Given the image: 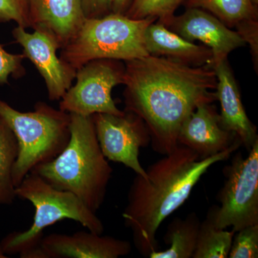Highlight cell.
Segmentation results:
<instances>
[{"label":"cell","instance_id":"25","mask_svg":"<svg viewBox=\"0 0 258 258\" xmlns=\"http://www.w3.org/2000/svg\"><path fill=\"white\" fill-rule=\"evenodd\" d=\"M236 31L242 37L246 45L248 44L251 55L257 72L258 66V18L248 19L236 26Z\"/></svg>","mask_w":258,"mask_h":258},{"label":"cell","instance_id":"26","mask_svg":"<svg viewBox=\"0 0 258 258\" xmlns=\"http://www.w3.org/2000/svg\"><path fill=\"white\" fill-rule=\"evenodd\" d=\"M81 4L85 19L91 20L113 13L114 0H81Z\"/></svg>","mask_w":258,"mask_h":258},{"label":"cell","instance_id":"6","mask_svg":"<svg viewBox=\"0 0 258 258\" xmlns=\"http://www.w3.org/2000/svg\"><path fill=\"white\" fill-rule=\"evenodd\" d=\"M155 18L134 20L112 13L101 18L85 20L77 33L61 49L60 58L77 71L89 61L134 60L149 55L145 30Z\"/></svg>","mask_w":258,"mask_h":258},{"label":"cell","instance_id":"20","mask_svg":"<svg viewBox=\"0 0 258 258\" xmlns=\"http://www.w3.org/2000/svg\"><path fill=\"white\" fill-rule=\"evenodd\" d=\"M235 232L217 228L211 217L200 225L196 248L192 258H226L230 253Z\"/></svg>","mask_w":258,"mask_h":258},{"label":"cell","instance_id":"4","mask_svg":"<svg viewBox=\"0 0 258 258\" xmlns=\"http://www.w3.org/2000/svg\"><path fill=\"white\" fill-rule=\"evenodd\" d=\"M17 198L28 200L35 208L31 227L23 232H13L0 242L6 254L22 258H45L40 244L45 228L69 219L79 222L87 230L103 233L101 219L74 194L59 190L33 173H30L16 189Z\"/></svg>","mask_w":258,"mask_h":258},{"label":"cell","instance_id":"5","mask_svg":"<svg viewBox=\"0 0 258 258\" xmlns=\"http://www.w3.org/2000/svg\"><path fill=\"white\" fill-rule=\"evenodd\" d=\"M0 118L14 134L18 157L13 171L15 187L37 166L55 159L69 143L70 113L39 101L32 111L15 109L0 98Z\"/></svg>","mask_w":258,"mask_h":258},{"label":"cell","instance_id":"15","mask_svg":"<svg viewBox=\"0 0 258 258\" xmlns=\"http://www.w3.org/2000/svg\"><path fill=\"white\" fill-rule=\"evenodd\" d=\"M217 79L216 96L221 106L220 124L235 134L241 144L249 150L258 141L257 129L246 113L240 90L227 58L212 66Z\"/></svg>","mask_w":258,"mask_h":258},{"label":"cell","instance_id":"9","mask_svg":"<svg viewBox=\"0 0 258 258\" xmlns=\"http://www.w3.org/2000/svg\"><path fill=\"white\" fill-rule=\"evenodd\" d=\"M91 117L104 157L147 178V171L139 160L141 148L147 147L151 142L143 120L125 110L123 115L96 113Z\"/></svg>","mask_w":258,"mask_h":258},{"label":"cell","instance_id":"28","mask_svg":"<svg viewBox=\"0 0 258 258\" xmlns=\"http://www.w3.org/2000/svg\"><path fill=\"white\" fill-rule=\"evenodd\" d=\"M8 257V256L5 254V252H3V249L2 248L1 244H0V258H5Z\"/></svg>","mask_w":258,"mask_h":258},{"label":"cell","instance_id":"11","mask_svg":"<svg viewBox=\"0 0 258 258\" xmlns=\"http://www.w3.org/2000/svg\"><path fill=\"white\" fill-rule=\"evenodd\" d=\"M162 24L185 40L191 42L198 40L209 47L212 52L211 68L227 58L232 51L247 45L236 30L199 8H186L183 14L174 15Z\"/></svg>","mask_w":258,"mask_h":258},{"label":"cell","instance_id":"2","mask_svg":"<svg viewBox=\"0 0 258 258\" xmlns=\"http://www.w3.org/2000/svg\"><path fill=\"white\" fill-rule=\"evenodd\" d=\"M241 144L237 141L223 152L205 159H200L189 148L179 145L149 166L147 178L137 174L122 217L132 231L140 253L149 257L158 250L156 235L162 222L187 200L210 166L230 157Z\"/></svg>","mask_w":258,"mask_h":258},{"label":"cell","instance_id":"7","mask_svg":"<svg viewBox=\"0 0 258 258\" xmlns=\"http://www.w3.org/2000/svg\"><path fill=\"white\" fill-rule=\"evenodd\" d=\"M225 171L227 180L217 198L221 205L209 210L214 225L232 227L236 232L258 225V141L247 157L237 154Z\"/></svg>","mask_w":258,"mask_h":258},{"label":"cell","instance_id":"23","mask_svg":"<svg viewBox=\"0 0 258 258\" xmlns=\"http://www.w3.org/2000/svg\"><path fill=\"white\" fill-rule=\"evenodd\" d=\"M11 21L25 29L31 28L28 0H0V23Z\"/></svg>","mask_w":258,"mask_h":258},{"label":"cell","instance_id":"8","mask_svg":"<svg viewBox=\"0 0 258 258\" xmlns=\"http://www.w3.org/2000/svg\"><path fill=\"white\" fill-rule=\"evenodd\" d=\"M123 61L98 59L76 71V83L59 101V109L68 113L91 116L96 113L123 115L112 98V91L124 82Z\"/></svg>","mask_w":258,"mask_h":258},{"label":"cell","instance_id":"10","mask_svg":"<svg viewBox=\"0 0 258 258\" xmlns=\"http://www.w3.org/2000/svg\"><path fill=\"white\" fill-rule=\"evenodd\" d=\"M15 41L23 48L25 59L35 66L43 79L50 101H60L76 79V70L57 55L59 47L43 32L17 26L12 31Z\"/></svg>","mask_w":258,"mask_h":258},{"label":"cell","instance_id":"21","mask_svg":"<svg viewBox=\"0 0 258 258\" xmlns=\"http://www.w3.org/2000/svg\"><path fill=\"white\" fill-rule=\"evenodd\" d=\"M184 0H134L125 15L134 20L155 18L165 23Z\"/></svg>","mask_w":258,"mask_h":258},{"label":"cell","instance_id":"13","mask_svg":"<svg viewBox=\"0 0 258 258\" xmlns=\"http://www.w3.org/2000/svg\"><path fill=\"white\" fill-rule=\"evenodd\" d=\"M239 139L220 124V115L211 103H202L185 119L178 136L185 146L205 159L223 152ZM240 141V140H239Z\"/></svg>","mask_w":258,"mask_h":258},{"label":"cell","instance_id":"18","mask_svg":"<svg viewBox=\"0 0 258 258\" xmlns=\"http://www.w3.org/2000/svg\"><path fill=\"white\" fill-rule=\"evenodd\" d=\"M182 5L186 8L208 12L230 28H235L244 20L258 18V8L251 0H184Z\"/></svg>","mask_w":258,"mask_h":258},{"label":"cell","instance_id":"1","mask_svg":"<svg viewBox=\"0 0 258 258\" xmlns=\"http://www.w3.org/2000/svg\"><path fill=\"white\" fill-rule=\"evenodd\" d=\"M124 64L125 110L143 120L153 149L166 155L179 146L180 128L190 113L216 101L215 71L151 55Z\"/></svg>","mask_w":258,"mask_h":258},{"label":"cell","instance_id":"17","mask_svg":"<svg viewBox=\"0 0 258 258\" xmlns=\"http://www.w3.org/2000/svg\"><path fill=\"white\" fill-rule=\"evenodd\" d=\"M201 222L191 212L184 219L175 218L168 226L164 241L169 247L164 251H153L150 258H192Z\"/></svg>","mask_w":258,"mask_h":258},{"label":"cell","instance_id":"27","mask_svg":"<svg viewBox=\"0 0 258 258\" xmlns=\"http://www.w3.org/2000/svg\"><path fill=\"white\" fill-rule=\"evenodd\" d=\"M134 0H114L113 13L125 15Z\"/></svg>","mask_w":258,"mask_h":258},{"label":"cell","instance_id":"22","mask_svg":"<svg viewBox=\"0 0 258 258\" xmlns=\"http://www.w3.org/2000/svg\"><path fill=\"white\" fill-rule=\"evenodd\" d=\"M228 257H258V225L248 226L235 232Z\"/></svg>","mask_w":258,"mask_h":258},{"label":"cell","instance_id":"16","mask_svg":"<svg viewBox=\"0 0 258 258\" xmlns=\"http://www.w3.org/2000/svg\"><path fill=\"white\" fill-rule=\"evenodd\" d=\"M144 40L149 55L167 57L191 66L210 67L212 52L209 47L185 40L157 20L146 29Z\"/></svg>","mask_w":258,"mask_h":258},{"label":"cell","instance_id":"19","mask_svg":"<svg viewBox=\"0 0 258 258\" xmlns=\"http://www.w3.org/2000/svg\"><path fill=\"white\" fill-rule=\"evenodd\" d=\"M17 157L16 138L4 120L0 118V205H12L16 200L13 171Z\"/></svg>","mask_w":258,"mask_h":258},{"label":"cell","instance_id":"24","mask_svg":"<svg viewBox=\"0 0 258 258\" xmlns=\"http://www.w3.org/2000/svg\"><path fill=\"white\" fill-rule=\"evenodd\" d=\"M24 59L23 53H10L0 44V86L8 84L10 77L18 79L25 76Z\"/></svg>","mask_w":258,"mask_h":258},{"label":"cell","instance_id":"14","mask_svg":"<svg viewBox=\"0 0 258 258\" xmlns=\"http://www.w3.org/2000/svg\"><path fill=\"white\" fill-rule=\"evenodd\" d=\"M34 30L43 32L57 44L66 46L85 21L81 0H28Z\"/></svg>","mask_w":258,"mask_h":258},{"label":"cell","instance_id":"12","mask_svg":"<svg viewBox=\"0 0 258 258\" xmlns=\"http://www.w3.org/2000/svg\"><path fill=\"white\" fill-rule=\"evenodd\" d=\"M40 247L45 258H118L132 251L128 241L88 230L44 236Z\"/></svg>","mask_w":258,"mask_h":258},{"label":"cell","instance_id":"3","mask_svg":"<svg viewBox=\"0 0 258 258\" xmlns=\"http://www.w3.org/2000/svg\"><path fill=\"white\" fill-rule=\"evenodd\" d=\"M69 142L59 155L30 173L51 186L74 194L96 212L106 199L113 174L97 139L92 117L70 113Z\"/></svg>","mask_w":258,"mask_h":258}]
</instances>
